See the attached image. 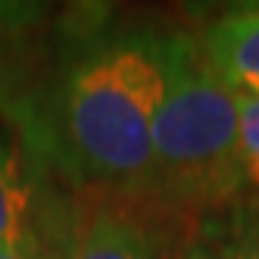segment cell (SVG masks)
Returning <instances> with one entry per match:
<instances>
[{"instance_id":"obj_1","label":"cell","mask_w":259,"mask_h":259,"mask_svg":"<svg viewBox=\"0 0 259 259\" xmlns=\"http://www.w3.org/2000/svg\"><path fill=\"white\" fill-rule=\"evenodd\" d=\"M161 98L158 40L115 44L78 64L61 107L72 164L104 185H153V124Z\"/></svg>"},{"instance_id":"obj_2","label":"cell","mask_w":259,"mask_h":259,"mask_svg":"<svg viewBox=\"0 0 259 259\" xmlns=\"http://www.w3.org/2000/svg\"><path fill=\"white\" fill-rule=\"evenodd\" d=\"M164 98L153 124V185L173 202L222 199L242 179L239 95L187 37L158 40Z\"/></svg>"},{"instance_id":"obj_3","label":"cell","mask_w":259,"mask_h":259,"mask_svg":"<svg viewBox=\"0 0 259 259\" xmlns=\"http://www.w3.org/2000/svg\"><path fill=\"white\" fill-rule=\"evenodd\" d=\"M202 52L233 93L259 95V9L216 20L204 32Z\"/></svg>"},{"instance_id":"obj_4","label":"cell","mask_w":259,"mask_h":259,"mask_svg":"<svg viewBox=\"0 0 259 259\" xmlns=\"http://www.w3.org/2000/svg\"><path fill=\"white\" fill-rule=\"evenodd\" d=\"M69 259H164L147 228L121 207H104L83 225Z\"/></svg>"},{"instance_id":"obj_5","label":"cell","mask_w":259,"mask_h":259,"mask_svg":"<svg viewBox=\"0 0 259 259\" xmlns=\"http://www.w3.org/2000/svg\"><path fill=\"white\" fill-rule=\"evenodd\" d=\"M29 213V187L23 185L18 156L0 141V248H20Z\"/></svg>"},{"instance_id":"obj_6","label":"cell","mask_w":259,"mask_h":259,"mask_svg":"<svg viewBox=\"0 0 259 259\" xmlns=\"http://www.w3.org/2000/svg\"><path fill=\"white\" fill-rule=\"evenodd\" d=\"M236 259H259V228L250 233L248 239H245V245L236 250Z\"/></svg>"},{"instance_id":"obj_7","label":"cell","mask_w":259,"mask_h":259,"mask_svg":"<svg viewBox=\"0 0 259 259\" xmlns=\"http://www.w3.org/2000/svg\"><path fill=\"white\" fill-rule=\"evenodd\" d=\"M242 179H248L250 185H256V187H259V156L242 164Z\"/></svg>"},{"instance_id":"obj_8","label":"cell","mask_w":259,"mask_h":259,"mask_svg":"<svg viewBox=\"0 0 259 259\" xmlns=\"http://www.w3.org/2000/svg\"><path fill=\"white\" fill-rule=\"evenodd\" d=\"M0 259H23L20 248H0Z\"/></svg>"}]
</instances>
